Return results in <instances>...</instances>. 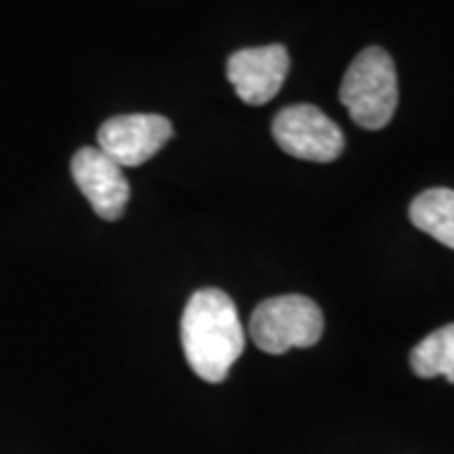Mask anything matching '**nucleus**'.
<instances>
[{
  "label": "nucleus",
  "instance_id": "1",
  "mask_svg": "<svg viewBox=\"0 0 454 454\" xmlns=\"http://www.w3.org/2000/svg\"><path fill=\"white\" fill-rule=\"evenodd\" d=\"M182 351L192 372L210 381H225L243 356L245 328L232 298L220 288H200L182 313Z\"/></svg>",
  "mask_w": 454,
  "mask_h": 454
},
{
  "label": "nucleus",
  "instance_id": "2",
  "mask_svg": "<svg viewBox=\"0 0 454 454\" xmlns=\"http://www.w3.org/2000/svg\"><path fill=\"white\" fill-rule=\"evenodd\" d=\"M340 104L361 129H384L399 104L396 66L379 46H369L351 61L340 82Z\"/></svg>",
  "mask_w": 454,
  "mask_h": 454
},
{
  "label": "nucleus",
  "instance_id": "3",
  "mask_svg": "<svg viewBox=\"0 0 454 454\" xmlns=\"http://www.w3.org/2000/svg\"><path fill=\"white\" fill-rule=\"evenodd\" d=\"M324 336V313L306 295H278L262 301L250 316V339L265 354L310 348Z\"/></svg>",
  "mask_w": 454,
  "mask_h": 454
},
{
  "label": "nucleus",
  "instance_id": "4",
  "mask_svg": "<svg viewBox=\"0 0 454 454\" xmlns=\"http://www.w3.org/2000/svg\"><path fill=\"white\" fill-rule=\"evenodd\" d=\"M273 139L286 154L318 164L339 160L346 146L339 124L313 104H295L278 112L273 119Z\"/></svg>",
  "mask_w": 454,
  "mask_h": 454
},
{
  "label": "nucleus",
  "instance_id": "5",
  "mask_svg": "<svg viewBox=\"0 0 454 454\" xmlns=\"http://www.w3.org/2000/svg\"><path fill=\"white\" fill-rule=\"evenodd\" d=\"M172 121L160 114H124L112 116L98 129V149L121 169L149 162L169 139Z\"/></svg>",
  "mask_w": 454,
  "mask_h": 454
},
{
  "label": "nucleus",
  "instance_id": "6",
  "mask_svg": "<svg viewBox=\"0 0 454 454\" xmlns=\"http://www.w3.org/2000/svg\"><path fill=\"white\" fill-rule=\"evenodd\" d=\"M71 177L101 220H119L129 205V182L98 146H82L71 160Z\"/></svg>",
  "mask_w": 454,
  "mask_h": 454
},
{
  "label": "nucleus",
  "instance_id": "7",
  "mask_svg": "<svg viewBox=\"0 0 454 454\" xmlns=\"http://www.w3.org/2000/svg\"><path fill=\"white\" fill-rule=\"evenodd\" d=\"M227 79L235 94L250 106H262L280 91L291 71L288 49L280 43L258 46V49L235 51L227 59Z\"/></svg>",
  "mask_w": 454,
  "mask_h": 454
},
{
  "label": "nucleus",
  "instance_id": "8",
  "mask_svg": "<svg viewBox=\"0 0 454 454\" xmlns=\"http://www.w3.org/2000/svg\"><path fill=\"white\" fill-rule=\"evenodd\" d=\"M409 220L417 230L454 250V190L434 187L414 197L409 205Z\"/></svg>",
  "mask_w": 454,
  "mask_h": 454
},
{
  "label": "nucleus",
  "instance_id": "9",
  "mask_svg": "<svg viewBox=\"0 0 454 454\" xmlns=\"http://www.w3.org/2000/svg\"><path fill=\"white\" fill-rule=\"evenodd\" d=\"M409 366L419 379L444 376L454 384V324H447L429 333L409 354Z\"/></svg>",
  "mask_w": 454,
  "mask_h": 454
}]
</instances>
